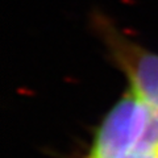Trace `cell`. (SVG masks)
Returning <instances> with one entry per match:
<instances>
[{"label":"cell","instance_id":"cell-1","mask_svg":"<svg viewBox=\"0 0 158 158\" xmlns=\"http://www.w3.org/2000/svg\"><path fill=\"white\" fill-rule=\"evenodd\" d=\"M91 25L110 62L125 77L128 91L158 112V53L141 45L107 15L95 11Z\"/></svg>","mask_w":158,"mask_h":158},{"label":"cell","instance_id":"cell-2","mask_svg":"<svg viewBox=\"0 0 158 158\" xmlns=\"http://www.w3.org/2000/svg\"><path fill=\"white\" fill-rule=\"evenodd\" d=\"M150 116L152 108L125 90L99 123L87 158H123L142 141Z\"/></svg>","mask_w":158,"mask_h":158},{"label":"cell","instance_id":"cell-3","mask_svg":"<svg viewBox=\"0 0 158 158\" xmlns=\"http://www.w3.org/2000/svg\"><path fill=\"white\" fill-rule=\"evenodd\" d=\"M123 158H158V149L146 145L141 141L135 149L131 150Z\"/></svg>","mask_w":158,"mask_h":158}]
</instances>
